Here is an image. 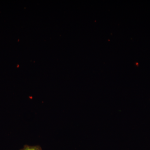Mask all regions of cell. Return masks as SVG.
Wrapping results in <instances>:
<instances>
[{
	"label": "cell",
	"instance_id": "obj_1",
	"mask_svg": "<svg viewBox=\"0 0 150 150\" xmlns=\"http://www.w3.org/2000/svg\"><path fill=\"white\" fill-rule=\"evenodd\" d=\"M20 150H42L41 147L39 146H30L25 145L23 148Z\"/></svg>",
	"mask_w": 150,
	"mask_h": 150
}]
</instances>
